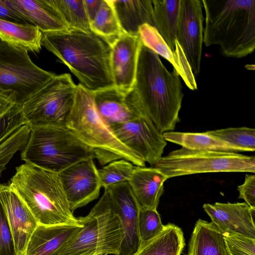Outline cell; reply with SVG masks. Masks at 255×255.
<instances>
[{
    "label": "cell",
    "mask_w": 255,
    "mask_h": 255,
    "mask_svg": "<svg viewBox=\"0 0 255 255\" xmlns=\"http://www.w3.org/2000/svg\"><path fill=\"white\" fill-rule=\"evenodd\" d=\"M41 45L66 65L89 91L114 87L111 47L91 31L68 28L42 32Z\"/></svg>",
    "instance_id": "obj_1"
},
{
    "label": "cell",
    "mask_w": 255,
    "mask_h": 255,
    "mask_svg": "<svg viewBox=\"0 0 255 255\" xmlns=\"http://www.w3.org/2000/svg\"><path fill=\"white\" fill-rule=\"evenodd\" d=\"M180 76L170 72L159 55L142 44L133 89L147 117L161 133L173 130L180 121L183 98Z\"/></svg>",
    "instance_id": "obj_2"
},
{
    "label": "cell",
    "mask_w": 255,
    "mask_h": 255,
    "mask_svg": "<svg viewBox=\"0 0 255 255\" xmlns=\"http://www.w3.org/2000/svg\"><path fill=\"white\" fill-rule=\"evenodd\" d=\"M203 42L219 45L228 57L241 58L255 48V0H202Z\"/></svg>",
    "instance_id": "obj_3"
},
{
    "label": "cell",
    "mask_w": 255,
    "mask_h": 255,
    "mask_svg": "<svg viewBox=\"0 0 255 255\" xmlns=\"http://www.w3.org/2000/svg\"><path fill=\"white\" fill-rule=\"evenodd\" d=\"M39 225L81 226L71 211L58 173L25 163L8 183Z\"/></svg>",
    "instance_id": "obj_4"
},
{
    "label": "cell",
    "mask_w": 255,
    "mask_h": 255,
    "mask_svg": "<svg viewBox=\"0 0 255 255\" xmlns=\"http://www.w3.org/2000/svg\"><path fill=\"white\" fill-rule=\"evenodd\" d=\"M66 126L91 149L101 165L123 159L145 166V162L124 145L103 121L96 108L93 93L80 84Z\"/></svg>",
    "instance_id": "obj_5"
},
{
    "label": "cell",
    "mask_w": 255,
    "mask_h": 255,
    "mask_svg": "<svg viewBox=\"0 0 255 255\" xmlns=\"http://www.w3.org/2000/svg\"><path fill=\"white\" fill-rule=\"evenodd\" d=\"M30 128L21 153L25 163L59 173L80 161L95 158L91 149L66 125Z\"/></svg>",
    "instance_id": "obj_6"
},
{
    "label": "cell",
    "mask_w": 255,
    "mask_h": 255,
    "mask_svg": "<svg viewBox=\"0 0 255 255\" xmlns=\"http://www.w3.org/2000/svg\"><path fill=\"white\" fill-rule=\"evenodd\" d=\"M77 219L82 228L58 255H120L124 232L106 189L89 213Z\"/></svg>",
    "instance_id": "obj_7"
},
{
    "label": "cell",
    "mask_w": 255,
    "mask_h": 255,
    "mask_svg": "<svg viewBox=\"0 0 255 255\" xmlns=\"http://www.w3.org/2000/svg\"><path fill=\"white\" fill-rule=\"evenodd\" d=\"M168 178L212 172L255 173V157L238 152L181 148L162 156L154 166Z\"/></svg>",
    "instance_id": "obj_8"
},
{
    "label": "cell",
    "mask_w": 255,
    "mask_h": 255,
    "mask_svg": "<svg viewBox=\"0 0 255 255\" xmlns=\"http://www.w3.org/2000/svg\"><path fill=\"white\" fill-rule=\"evenodd\" d=\"M76 87L69 74L56 75L21 106L26 124L30 127L66 125Z\"/></svg>",
    "instance_id": "obj_9"
},
{
    "label": "cell",
    "mask_w": 255,
    "mask_h": 255,
    "mask_svg": "<svg viewBox=\"0 0 255 255\" xmlns=\"http://www.w3.org/2000/svg\"><path fill=\"white\" fill-rule=\"evenodd\" d=\"M56 75L37 66L26 50L0 41V90L22 106Z\"/></svg>",
    "instance_id": "obj_10"
},
{
    "label": "cell",
    "mask_w": 255,
    "mask_h": 255,
    "mask_svg": "<svg viewBox=\"0 0 255 255\" xmlns=\"http://www.w3.org/2000/svg\"><path fill=\"white\" fill-rule=\"evenodd\" d=\"M110 128L124 145L152 167L162 157L167 142L146 116Z\"/></svg>",
    "instance_id": "obj_11"
},
{
    "label": "cell",
    "mask_w": 255,
    "mask_h": 255,
    "mask_svg": "<svg viewBox=\"0 0 255 255\" xmlns=\"http://www.w3.org/2000/svg\"><path fill=\"white\" fill-rule=\"evenodd\" d=\"M202 0H181L177 37L194 74L200 72L203 42Z\"/></svg>",
    "instance_id": "obj_12"
},
{
    "label": "cell",
    "mask_w": 255,
    "mask_h": 255,
    "mask_svg": "<svg viewBox=\"0 0 255 255\" xmlns=\"http://www.w3.org/2000/svg\"><path fill=\"white\" fill-rule=\"evenodd\" d=\"M94 159L80 161L58 173L73 212L99 197L102 187Z\"/></svg>",
    "instance_id": "obj_13"
},
{
    "label": "cell",
    "mask_w": 255,
    "mask_h": 255,
    "mask_svg": "<svg viewBox=\"0 0 255 255\" xmlns=\"http://www.w3.org/2000/svg\"><path fill=\"white\" fill-rule=\"evenodd\" d=\"M105 189L109 192L123 228L124 237L120 255H133L140 245L137 226L139 205L128 181Z\"/></svg>",
    "instance_id": "obj_14"
},
{
    "label": "cell",
    "mask_w": 255,
    "mask_h": 255,
    "mask_svg": "<svg viewBox=\"0 0 255 255\" xmlns=\"http://www.w3.org/2000/svg\"><path fill=\"white\" fill-rule=\"evenodd\" d=\"M93 94L99 115L110 127L146 116L133 89L123 93L113 87Z\"/></svg>",
    "instance_id": "obj_15"
},
{
    "label": "cell",
    "mask_w": 255,
    "mask_h": 255,
    "mask_svg": "<svg viewBox=\"0 0 255 255\" xmlns=\"http://www.w3.org/2000/svg\"><path fill=\"white\" fill-rule=\"evenodd\" d=\"M0 201L10 226L16 255H24L28 242L38 224L9 184H0Z\"/></svg>",
    "instance_id": "obj_16"
},
{
    "label": "cell",
    "mask_w": 255,
    "mask_h": 255,
    "mask_svg": "<svg viewBox=\"0 0 255 255\" xmlns=\"http://www.w3.org/2000/svg\"><path fill=\"white\" fill-rule=\"evenodd\" d=\"M142 44L138 35L124 33L111 46V67L114 87L123 93L133 89Z\"/></svg>",
    "instance_id": "obj_17"
},
{
    "label": "cell",
    "mask_w": 255,
    "mask_h": 255,
    "mask_svg": "<svg viewBox=\"0 0 255 255\" xmlns=\"http://www.w3.org/2000/svg\"><path fill=\"white\" fill-rule=\"evenodd\" d=\"M203 208L222 233L255 239V209L246 202L207 203Z\"/></svg>",
    "instance_id": "obj_18"
},
{
    "label": "cell",
    "mask_w": 255,
    "mask_h": 255,
    "mask_svg": "<svg viewBox=\"0 0 255 255\" xmlns=\"http://www.w3.org/2000/svg\"><path fill=\"white\" fill-rule=\"evenodd\" d=\"M138 35L142 45L172 64L173 69L177 72L189 89L192 90L197 89L194 75L177 40L175 52H173L153 26L147 24L140 26Z\"/></svg>",
    "instance_id": "obj_19"
},
{
    "label": "cell",
    "mask_w": 255,
    "mask_h": 255,
    "mask_svg": "<svg viewBox=\"0 0 255 255\" xmlns=\"http://www.w3.org/2000/svg\"><path fill=\"white\" fill-rule=\"evenodd\" d=\"M168 179L155 167L134 166L128 182L139 208L157 210Z\"/></svg>",
    "instance_id": "obj_20"
},
{
    "label": "cell",
    "mask_w": 255,
    "mask_h": 255,
    "mask_svg": "<svg viewBox=\"0 0 255 255\" xmlns=\"http://www.w3.org/2000/svg\"><path fill=\"white\" fill-rule=\"evenodd\" d=\"M82 227L38 224L28 242L24 255H58Z\"/></svg>",
    "instance_id": "obj_21"
},
{
    "label": "cell",
    "mask_w": 255,
    "mask_h": 255,
    "mask_svg": "<svg viewBox=\"0 0 255 255\" xmlns=\"http://www.w3.org/2000/svg\"><path fill=\"white\" fill-rule=\"evenodd\" d=\"M30 24L41 32L63 30L69 27L50 0H5Z\"/></svg>",
    "instance_id": "obj_22"
},
{
    "label": "cell",
    "mask_w": 255,
    "mask_h": 255,
    "mask_svg": "<svg viewBox=\"0 0 255 255\" xmlns=\"http://www.w3.org/2000/svg\"><path fill=\"white\" fill-rule=\"evenodd\" d=\"M124 33L138 35L140 26H153L152 3L150 0H111Z\"/></svg>",
    "instance_id": "obj_23"
},
{
    "label": "cell",
    "mask_w": 255,
    "mask_h": 255,
    "mask_svg": "<svg viewBox=\"0 0 255 255\" xmlns=\"http://www.w3.org/2000/svg\"><path fill=\"white\" fill-rule=\"evenodd\" d=\"M187 255H227L223 233L213 223L199 219L189 240Z\"/></svg>",
    "instance_id": "obj_24"
},
{
    "label": "cell",
    "mask_w": 255,
    "mask_h": 255,
    "mask_svg": "<svg viewBox=\"0 0 255 255\" xmlns=\"http://www.w3.org/2000/svg\"><path fill=\"white\" fill-rule=\"evenodd\" d=\"M181 0H152L153 26L174 52Z\"/></svg>",
    "instance_id": "obj_25"
},
{
    "label": "cell",
    "mask_w": 255,
    "mask_h": 255,
    "mask_svg": "<svg viewBox=\"0 0 255 255\" xmlns=\"http://www.w3.org/2000/svg\"><path fill=\"white\" fill-rule=\"evenodd\" d=\"M185 246L184 234L176 225L168 223L152 239L140 244L133 255H180Z\"/></svg>",
    "instance_id": "obj_26"
},
{
    "label": "cell",
    "mask_w": 255,
    "mask_h": 255,
    "mask_svg": "<svg viewBox=\"0 0 255 255\" xmlns=\"http://www.w3.org/2000/svg\"><path fill=\"white\" fill-rule=\"evenodd\" d=\"M42 32L30 24H21L0 19V39L19 48L39 52L41 49Z\"/></svg>",
    "instance_id": "obj_27"
},
{
    "label": "cell",
    "mask_w": 255,
    "mask_h": 255,
    "mask_svg": "<svg viewBox=\"0 0 255 255\" xmlns=\"http://www.w3.org/2000/svg\"><path fill=\"white\" fill-rule=\"evenodd\" d=\"M166 141L192 150L238 152L242 151L207 132H187L170 131L163 133Z\"/></svg>",
    "instance_id": "obj_28"
},
{
    "label": "cell",
    "mask_w": 255,
    "mask_h": 255,
    "mask_svg": "<svg viewBox=\"0 0 255 255\" xmlns=\"http://www.w3.org/2000/svg\"><path fill=\"white\" fill-rule=\"evenodd\" d=\"M90 28L111 47L124 33L111 0H102L95 17L90 22Z\"/></svg>",
    "instance_id": "obj_29"
},
{
    "label": "cell",
    "mask_w": 255,
    "mask_h": 255,
    "mask_svg": "<svg viewBox=\"0 0 255 255\" xmlns=\"http://www.w3.org/2000/svg\"><path fill=\"white\" fill-rule=\"evenodd\" d=\"M50 1L69 28L91 31L84 0H50Z\"/></svg>",
    "instance_id": "obj_30"
},
{
    "label": "cell",
    "mask_w": 255,
    "mask_h": 255,
    "mask_svg": "<svg viewBox=\"0 0 255 255\" xmlns=\"http://www.w3.org/2000/svg\"><path fill=\"white\" fill-rule=\"evenodd\" d=\"M243 151L255 150V129L246 127L229 128L206 131Z\"/></svg>",
    "instance_id": "obj_31"
},
{
    "label": "cell",
    "mask_w": 255,
    "mask_h": 255,
    "mask_svg": "<svg viewBox=\"0 0 255 255\" xmlns=\"http://www.w3.org/2000/svg\"><path fill=\"white\" fill-rule=\"evenodd\" d=\"M134 168L132 163L123 159L109 163L98 169L101 187L106 188L114 184L128 181Z\"/></svg>",
    "instance_id": "obj_32"
},
{
    "label": "cell",
    "mask_w": 255,
    "mask_h": 255,
    "mask_svg": "<svg viewBox=\"0 0 255 255\" xmlns=\"http://www.w3.org/2000/svg\"><path fill=\"white\" fill-rule=\"evenodd\" d=\"M137 226L141 244L158 235L163 230L164 225L157 210L139 208Z\"/></svg>",
    "instance_id": "obj_33"
},
{
    "label": "cell",
    "mask_w": 255,
    "mask_h": 255,
    "mask_svg": "<svg viewBox=\"0 0 255 255\" xmlns=\"http://www.w3.org/2000/svg\"><path fill=\"white\" fill-rule=\"evenodd\" d=\"M227 255H255V239L223 233Z\"/></svg>",
    "instance_id": "obj_34"
},
{
    "label": "cell",
    "mask_w": 255,
    "mask_h": 255,
    "mask_svg": "<svg viewBox=\"0 0 255 255\" xmlns=\"http://www.w3.org/2000/svg\"><path fill=\"white\" fill-rule=\"evenodd\" d=\"M25 124L26 123L21 106L14 105L0 116V142L15 129Z\"/></svg>",
    "instance_id": "obj_35"
},
{
    "label": "cell",
    "mask_w": 255,
    "mask_h": 255,
    "mask_svg": "<svg viewBox=\"0 0 255 255\" xmlns=\"http://www.w3.org/2000/svg\"><path fill=\"white\" fill-rule=\"evenodd\" d=\"M0 255H16L10 226L0 201Z\"/></svg>",
    "instance_id": "obj_36"
},
{
    "label": "cell",
    "mask_w": 255,
    "mask_h": 255,
    "mask_svg": "<svg viewBox=\"0 0 255 255\" xmlns=\"http://www.w3.org/2000/svg\"><path fill=\"white\" fill-rule=\"evenodd\" d=\"M239 199H243L251 208L255 209V175L246 174L244 183L238 186Z\"/></svg>",
    "instance_id": "obj_37"
},
{
    "label": "cell",
    "mask_w": 255,
    "mask_h": 255,
    "mask_svg": "<svg viewBox=\"0 0 255 255\" xmlns=\"http://www.w3.org/2000/svg\"><path fill=\"white\" fill-rule=\"evenodd\" d=\"M0 19L21 24H29L18 11L7 4L5 0H0Z\"/></svg>",
    "instance_id": "obj_38"
},
{
    "label": "cell",
    "mask_w": 255,
    "mask_h": 255,
    "mask_svg": "<svg viewBox=\"0 0 255 255\" xmlns=\"http://www.w3.org/2000/svg\"><path fill=\"white\" fill-rule=\"evenodd\" d=\"M16 105L13 95L0 90V116Z\"/></svg>",
    "instance_id": "obj_39"
},
{
    "label": "cell",
    "mask_w": 255,
    "mask_h": 255,
    "mask_svg": "<svg viewBox=\"0 0 255 255\" xmlns=\"http://www.w3.org/2000/svg\"><path fill=\"white\" fill-rule=\"evenodd\" d=\"M102 1V0H84L86 12L90 22L95 17Z\"/></svg>",
    "instance_id": "obj_40"
},
{
    "label": "cell",
    "mask_w": 255,
    "mask_h": 255,
    "mask_svg": "<svg viewBox=\"0 0 255 255\" xmlns=\"http://www.w3.org/2000/svg\"></svg>",
    "instance_id": "obj_41"
}]
</instances>
